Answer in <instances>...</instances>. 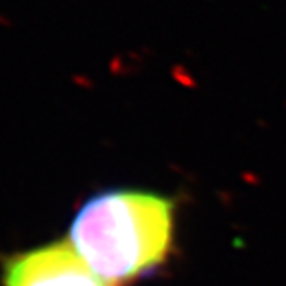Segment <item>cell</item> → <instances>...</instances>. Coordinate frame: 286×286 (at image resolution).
<instances>
[{"label":"cell","mask_w":286,"mask_h":286,"mask_svg":"<svg viewBox=\"0 0 286 286\" xmlns=\"http://www.w3.org/2000/svg\"><path fill=\"white\" fill-rule=\"evenodd\" d=\"M69 242L109 286L133 283L168 259L174 244V202L146 190L98 192L74 214Z\"/></svg>","instance_id":"cell-1"},{"label":"cell","mask_w":286,"mask_h":286,"mask_svg":"<svg viewBox=\"0 0 286 286\" xmlns=\"http://www.w3.org/2000/svg\"><path fill=\"white\" fill-rule=\"evenodd\" d=\"M0 281L2 286H109L67 240L9 255L2 262Z\"/></svg>","instance_id":"cell-2"}]
</instances>
